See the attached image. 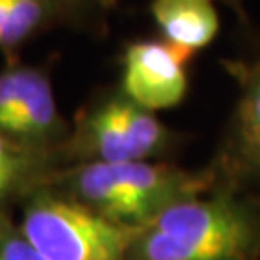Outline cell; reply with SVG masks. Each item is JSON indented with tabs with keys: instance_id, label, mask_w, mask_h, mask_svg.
I'll return each instance as SVG.
<instances>
[{
	"instance_id": "obj_4",
	"label": "cell",
	"mask_w": 260,
	"mask_h": 260,
	"mask_svg": "<svg viewBox=\"0 0 260 260\" xmlns=\"http://www.w3.org/2000/svg\"><path fill=\"white\" fill-rule=\"evenodd\" d=\"M19 230L47 260H127L139 232L48 185L31 193Z\"/></svg>"
},
{
	"instance_id": "obj_10",
	"label": "cell",
	"mask_w": 260,
	"mask_h": 260,
	"mask_svg": "<svg viewBox=\"0 0 260 260\" xmlns=\"http://www.w3.org/2000/svg\"><path fill=\"white\" fill-rule=\"evenodd\" d=\"M66 25L60 0H0V54L16 58L39 35Z\"/></svg>"
},
{
	"instance_id": "obj_3",
	"label": "cell",
	"mask_w": 260,
	"mask_h": 260,
	"mask_svg": "<svg viewBox=\"0 0 260 260\" xmlns=\"http://www.w3.org/2000/svg\"><path fill=\"white\" fill-rule=\"evenodd\" d=\"M179 145V133L118 87L96 94L77 114L58 154L62 164L164 160Z\"/></svg>"
},
{
	"instance_id": "obj_9",
	"label": "cell",
	"mask_w": 260,
	"mask_h": 260,
	"mask_svg": "<svg viewBox=\"0 0 260 260\" xmlns=\"http://www.w3.org/2000/svg\"><path fill=\"white\" fill-rule=\"evenodd\" d=\"M62 160L56 150L35 147L0 129V206L45 185Z\"/></svg>"
},
{
	"instance_id": "obj_11",
	"label": "cell",
	"mask_w": 260,
	"mask_h": 260,
	"mask_svg": "<svg viewBox=\"0 0 260 260\" xmlns=\"http://www.w3.org/2000/svg\"><path fill=\"white\" fill-rule=\"evenodd\" d=\"M118 0H60L66 25L83 31H104L108 16Z\"/></svg>"
},
{
	"instance_id": "obj_5",
	"label": "cell",
	"mask_w": 260,
	"mask_h": 260,
	"mask_svg": "<svg viewBox=\"0 0 260 260\" xmlns=\"http://www.w3.org/2000/svg\"><path fill=\"white\" fill-rule=\"evenodd\" d=\"M222 64L237 85V99L210 166L218 183L260 195V43Z\"/></svg>"
},
{
	"instance_id": "obj_6",
	"label": "cell",
	"mask_w": 260,
	"mask_h": 260,
	"mask_svg": "<svg viewBox=\"0 0 260 260\" xmlns=\"http://www.w3.org/2000/svg\"><path fill=\"white\" fill-rule=\"evenodd\" d=\"M0 129L35 147L56 152L62 147L70 125L60 116L45 66L10 62L0 72Z\"/></svg>"
},
{
	"instance_id": "obj_12",
	"label": "cell",
	"mask_w": 260,
	"mask_h": 260,
	"mask_svg": "<svg viewBox=\"0 0 260 260\" xmlns=\"http://www.w3.org/2000/svg\"><path fill=\"white\" fill-rule=\"evenodd\" d=\"M0 260H47L21 230L0 228Z\"/></svg>"
},
{
	"instance_id": "obj_7",
	"label": "cell",
	"mask_w": 260,
	"mask_h": 260,
	"mask_svg": "<svg viewBox=\"0 0 260 260\" xmlns=\"http://www.w3.org/2000/svg\"><path fill=\"white\" fill-rule=\"evenodd\" d=\"M195 56L164 37L131 41L120 56V89L152 112L176 108L187 96Z\"/></svg>"
},
{
	"instance_id": "obj_8",
	"label": "cell",
	"mask_w": 260,
	"mask_h": 260,
	"mask_svg": "<svg viewBox=\"0 0 260 260\" xmlns=\"http://www.w3.org/2000/svg\"><path fill=\"white\" fill-rule=\"evenodd\" d=\"M150 16L160 37L195 54L220 33L216 0H152Z\"/></svg>"
},
{
	"instance_id": "obj_1",
	"label": "cell",
	"mask_w": 260,
	"mask_h": 260,
	"mask_svg": "<svg viewBox=\"0 0 260 260\" xmlns=\"http://www.w3.org/2000/svg\"><path fill=\"white\" fill-rule=\"evenodd\" d=\"M127 260H260V195L218 185L141 225Z\"/></svg>"
},
{
	"instance_id": "obj_13",
	"label": "cell",
	"mask_w": 260,
	"mask_h": 260,
	"mask_svg": "<svg viewBox=\"0 0 260 260\" xmlns=\"http://www.w3.org/2000/svg\"><path fill=\"white\" fill-rule=\"evenodd\" d=\"M216 2H222L225 6H230L232 10L237 12V16L241 19H245V10H243V0H216Z\"/></svg>"
},
{
	"instance_id": "obj_2",
	"label": "cell",
	"mask_w": 260,
	"mask_h": 260,
	"mask_svg": "<svg viewBox=\"0 0 260 260\" xmlns=\"http://www.w3.org/2000/svg\"><path fill=\"white\" fill-rule=\"evenodd\" d=\"M45 185L110 220L145 225L160 210L218 185L214 168L187 170L168 160L75 162L56 168Z\"/></svg>"
}]
</instances>
